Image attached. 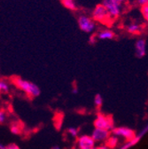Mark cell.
Returning a JSON list of instances; mask_svg holds the SVG:
<instances>
[{
	"mask_svg": "<svg viewBox=\"0 0 148 149\" xmlns=\"http://www.w3.org/2000/svg\"><path fill=\"white\" fill-rule=\"evenodd\" d=\"M14 84L15 85L21 89L22 91H23L25 93H27V94L30 97H38L40 95V89L39 87L29 82V81H27V80H24L22 78H20V77H18V78H15L14 79Z\"/></svg>",
	"mask_w": 148,
	"mask_h": 149,
	"instance_id": "cell-1",
	"label": "cell"
},
{
	"mask_svg": "<svg viewBox=\"0 0 148 149\" xmlns=\"http://www.w3.org/2000/svg\"><path fill=\"white\" fill-rule=\"evenodd\" d=\"M102 5L106 7L112 22L121 15L122 4L117 2L116 0H103Z\"/></svg>",
	"mask_w": 148,
	"mask_h": 149,
	"instance_id": "cell-2",
	"label": "cell"
},
{
	"mask_svg": "<svg viewBox=\"0 0 148 149\" xmlns=\"http://www.w3.org/2000/svg\"><path fill=\"white\" fill-rule=\"evenodd\" d=\"M92 19L95 22H99L103 24H106L108 22H112L106 7L102 4L96 6L93 12H92Z\"/></svg>",
	"mask_w": 148,
	"mask_h": 149,
	"instance_id": "cell-3",
	"label": "cell"
},
{
	"mask_svg": "<svg viewBox=\"0 0 148 149\" xmlns=\"http://www.w3.org/2000/svg\"><path fill=\"white\" fill-rule=\"evenodd\" d=\"M77 22L80 29L85 33H92L96 29V23L92 18L85 15H81L79 16Z\"/></svg>",
	"mask_w": 148,
	"mask_h": 149,
	"instance_id": "cell-4",
	"label": "cell"
},
{
	"mask_svg": "<svg viewBox=\"0 0 148 149\" xmlns=\"http://www.w3.org/2000/svg\"><path fill=\"white\" fill-rule=\"evenodd\" d=\"M95 128H100V129H105L107 130H110L113 128V121L110 118H108L106 116L103 115H99L98 117L96 118L95 122Z\"/></svg>",
	"mask_w": 148,
	"mask_h": 149,
	"instance_id": "cell-5",
	"label": "cell"
},
{
	"mask_svg": "<svg viewBox=\"0 0 148 149\" xmlns=\"http://www.w3.org/2000/svg\"><path fill=\"white\" fill-rule=\"evenodd\" d=\"M91 138L94 139L95 142L106 141L109 138V130L100 128H95L93 132H92Z\"/></svg>",
	"mask_w": 148,
	"mask_h": 149,
	"instance_id": "cell-6",
	"label": "cell"
},
{
	"mask_svg": "<svg viewBox=\"0 0 148 149\" xmlns=\"http://www.w3.org/2000/svg\"><path fill=\"white\" fill-rule=\"evenodd\" d=\"M79 149H95V141L90 136H82L78 139Z\"/></svg>",
	"mask_w": 148,
	"mask_h": 149,
	"instance_id": "cell-7",
	"label": "cell"
},
{
	"mask_svg": "<svg viewBox=\"0 0 148 149\" xmlns=\"http://www.w3.org/2000/svg\"><path fill=\"white\" fill-rule=\"evenodd\" d=\"M114 134L117 137H122L126 139H132L135 135L133 130H131V129L126 128V127H122V128H117L114 130Z\"/></svg>",
	"mask_w": 148,
	"mask_h": 149,
	"instance_id": "cell-8",
	"label": "cell"
},
{
	"mask_svg": "<svg viewBox=\"0 0 148 149\" xmlns=\"http://www.w3.org/2000/svg\"><path fill=\"white\" fill-rule=\"evenodd\" d=\"M136 49V55L138 58H143L146 53V48H145V41L144 39H138L136 42L135 45Z\"/></svg>",
	"mask_w": 148,
	"mask_h": 149,
	"instance_id": "cell-9",
	"label": "cell"
},
{
	"mask_svg": "<svg viewBox=\"0 0 148 149\" xmlns=\"http://www.w3.org/2000/svg\"><path fill=\"white\" fill-rule=\"evenodd\" d=\"M97 37L100 40H110L115 37V33L109 29H104L97 34Z\"/></svg>",
	"mask_w": 148,
	"mask_h": 149,
	"instance_id": "cell-10",
	"label": "cell"
},
{
	"mask_svg": "<svg viewBox=\"0 0 148 149\" xmlns=\"http://www.w3.org/2000/svg\"><path fill=\"white\" fill-rule=\"evenodd\" d=\"M127 31L129 34H132V35L139 34L142 31V26L139 25L138 23H136V22L131 23L127 26Z\"/></svg>",
	"mask_w": 148,
	"mask_h": 149,
	"instance_id": "cell-11",
	"label": "cell"
},
{
	"mask_svg": "<svg viewBox=\"0 0 148 149\" xmlns=\"http://www.w3.org/2000/svg\"><path fill=\"white\" fill-rule=\"evenodd\" d=\"M62 5L70 11H76L77 9V6L74 0H60Z\"/></svg>",
	"mask_w": 148,
	"mask_h": 149,
	"instance_id": "cell-12",
	"label": "cell"
},
{
	"mask_svg": "<svg viewBox=\"0 0 148 149\" xmlns=\"http://www.w3.org/2000/svg\"><path fill=\"white\" fill-rule=\"evenodd\" d=\"M118 143V139L116 137H111V138H108V139L106 140V146L109 147V148H114L116 146Z\"/></svg>",
	"mask_w": 148,
	"mask_h": 149,
	"instance_id": "cell-13",
	"label": "cell"
},
{
	"mask_svg": "<svg viewBox=\"0 0 148 149\" xmlns=\"http://www.w3.org/2000/svg\"><path fill=\"white\" fill-rule=\"evenodd\" d=\"M9 91V84L5 80H0V92L6 93Z\"/></svg>",
	"mask_w": 148,
	"mask_h": 149,
	"instance_id": "cell-14",
	"label": "cell"
},
{
	"mask_svg": "<svg viewBox=\"0 0 148 149\" xmlns=\"http://www.w3.org/2000/svg\"><path fill=\"white\" fill-rule=\"evenodd\" d=\"M141 13L143 18L145 20L146 22H148V4L141 6Z\"/></svg>",
	"mask_w": 148,
	"mask_h": 149,
	"instance_id": "cell-15",
	"label": "cell"
},
{
	"mask_svg": "<svg viewBox=\"0 0 148 149\" xmlns=\"http://www.w3.org/2000/svg\"><path fill=\"white\" fill-rule=\"evenodd\" d=\"M11 132L15 134V135H18V134H20L21 132H22V130H21V127L19 125H17V124H13L11 126Z\"/></svg>",
	"mask_w": 148,
	"mask_h": 149,
	"instance_id": "cell-16",
	"label": "cell"
},
{
	"mask_svg": "<svg viewBox=\"0 0 148 149\" xmlns=\"http://www.w3.org/2000/svg\"><path fill=\"white\" fill-rule=\"evenodd\" d=\"M102 102H103L102 97H101L99 94L96 95V97H95V99H94V103H95V105H96L97 107H100V106L102 105Z\"/></svg>",
	"mask_w": 148,
	"mask_h": 149,
	"instance_id": "cell-17",
	"label": "cell"
},
{
	"mask_svg": "<svg viewBox=\"0 0 148 149\" xmlns=\"http://www.w3.org/2000/svg\"><path fill=\"white\" fill-rule=\"evenodd\" d=\"M68 132H69L70 135H71V136H73V137H76V136L77 135V133H78L77 130H76V128H70Z\"/></svg>",
	"mask_w": 148,
	"mask_h": 149,
	"instance_id": "cell-18",
	"label": "cell"
},
{
	"mask_svg": "<svg viewBox=\"0 0 148 149\" xmlns=\"http://www.w3.org/2000/svg\"><path fill=\"white\" fill-rule=\"evenodd\" d=\"M6 119V114L4 113L3 111H0V123H5Z\"/></svg>",
	"mask_w": 148,
	"mask_h": 149,
	"instance_id": "cell-19",
	"label": "cell"
},
{
	"mask_svg": "<svg viewBox=\"0 0 148 149\" xmlns=\"http://www.w3.org/2000/svg\"><path fill=\"white\" fill-rule=\"evenodd\" d=\"M136 2H137L139 6H143L148 4V0H136Z\"/></svg>",
	"mask_w": 148,
	"mask_h": 149,
	"instance_id": "cell-20",
	"label": "cell"
},
{
	"mask_svg": "<svg viewBox=\"0 0 148 149\" xmlns=\"http://www.w3.org/2000/svg\"><path fill=\"white\" fill-rule=\"evenodd\" d=\"M6 149H20V148H19V147H18V146H17L16 145H13V144H11V145H9V146H7Z\"/></svg>",
	"mask_w": 148,
	"mask_h": 149,
	"instance_id": "cell-21",
	"label": "cell"
},
{
	"mask_svg": "<svg viewBox=\"0 0 148 149\" xmlns=\"http://www.w3.org/2000/svg\"><path fill=\"white\" fill-rule=\"evenodd\" d=\"M97 149H110L107 146H99V148H97Z\"/></svg>",
	"mask_w": 148,
	"mask_h": 149,
	"instance_id": "cell-22",
	"label": "cell"
},
{
	"mask_svg": "<svg viewBox=\"0 0 148 149\" xmlns=\"http://www.w3.org/2000/svg\"><path fill=\"white\" fill-rule=\"evenodd\" d=\"M116 1H117V2H119V3H121V4H122V2H124V1H125V0H116Z\"/></svg>",
	"mask_w": 148,
	"mask_h": 149,
	"instance_id": "cell-23",
	"label": "cell"
},
{
	"mask_svg": "<svg viewBox=\"0 0 148 149\" xmlns=\"http://www.w3.org/2000/svg\"><path fill=\"white\" fill-rule=\"evenodd\" d=\"M51 149H60V148L59 146H54V147H52Z\"/></svg>",
	"mask_w": 148,
	"mask_h": 149,
	"instance_id": "cell-24",
	"label": "cell"
}]
</instances>
